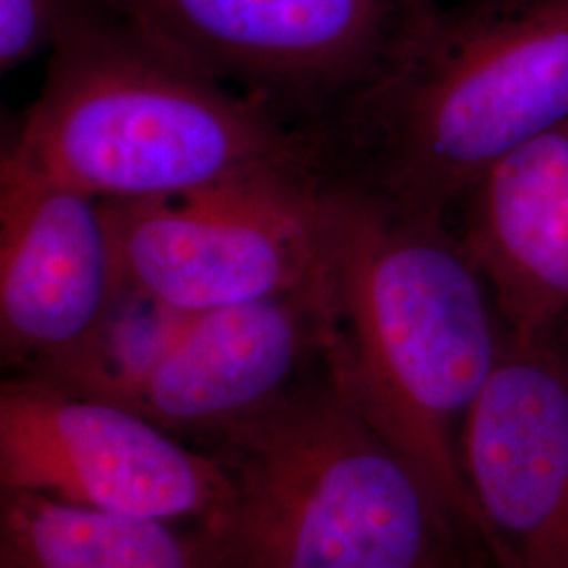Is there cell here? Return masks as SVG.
Segmentation results:
<instances>
[{"instance_id": "6da1fadb", "label": "cell", "mask_w": 568, "mask_h": 568, "mask_svg": "<svg viewBox=\"0 0 568 568\" xmlns=\"http://www.w3.org/2000/svg\"><path fill=\"white\" fill-rule=\"evenodd\" d=\"M331 187L328 368L448 520L485 546L462 434L506 339L487 281L448 222Z\"/></svg>"}, {"instance_id": "7a4b0ae2", "label": "cell", "mask_w": 568, "mask_h": 568, "mask_svg": "<svg viewBox=\"0 0 568 568\" xmlns=\"http://www.w3.org/2000/svg\"><path fill=\"white\" fill-rule=\"evenodd\" d=\"M2 166L100 201L325 178V138L227 89L103 0H70Z\"/></svg>"}, {"instance_id": "3957f363", "label": "cell", "mask_w": 568, "mask_h": 568, "mask_svg": "<svg viewBox=\"0 0 568 568\" xmlns=\"http://www.w3.org/2000/svg\"><path fill=\"white\" fill-rule=\"evenodd\" d=\"M565 119L568 0H459L323 135L333 180L448 222L490 166Z\"/></svg>"}, {"instance_id": "277c9868", "label": "cell", "mask_w": 568, "mask_h": 568, "mask_svg": "<svg viewBox=\"0 0 568 568\" xmlns=\"http://www.w3.org/2000/svg\"><path fill=\"white\" fill-rule=\"evenodd\" d=\"M225 568H436L450 528L326 365L220 434Z\"/></svg>"}, {"instance_id": "5b68a950", "label": "cell", "mask_w": 568, "mask_h": 568, "mask_svg": "<svg viewBox=\"0 0 568 568\" xmlns=\"http://www.w3.org/2000/svg\"><path fill=\"white\" fill-rule=\"evenodd\" d=\"M206 77L316 133L386 79L445 0H103Z\"/></svg>"}, {"instance_id": "8992f818", "label": "cell", "mask_w": 568, "mask_h": 568, "mask_svg": "<svg viewBox=\"0 0 568 568\" xmlns=\"http://www.w3.org/2000/svg\"><path fill=\"white\" fill-rule=\"evenodd\" d=\"M102 203L122 281L178 314L293 293L326 278L333 187L325 178Z\"/></svg>"}, {"instance_id": "52a82bcc", "label": "cell", "mask_w": 568, "mask_h": 568, "mask_svg": "<svg viewBox=\"0 0 568 568\" xmlns=\"http://www.w3.org/2000/svg\"><path fill=\"white\" fill-rule=\"evenodd\" d=\"M0 483L2 495L201 527L225 497L217 455L185 447L129 406L39 375L0 387Z\"/></svg>"}, {"instance_id": "ba28073f", "label": "cell", "mask_w": 568, "mask_h": 568, "mask_svg": "<svg viewBox=\"0 0 568 568\" xmlns=\"http://www.w3.org/2000/svg\"><path fill=\"white\" fill-rule=\"evenodd\" d=\"M462 464L497 568H568V356L506 333L467 415Z\"/></svg>"}, {"instance_id": "9c48e42d", "label": "cell", "mask_w": 568, "mask_h": 568, "mask_svg": "<svg viewBox=\"0 0 568 568\" xmlns=\"http://www.w3.org/2000/svg\"><path fill=\"white\" fill-rule=\"evenodd\" d=\"M124 281L100 199L0 164V349L53 377L93 344Z\"/></svg>"}, {"instance_id": "30bf717a", "label": "cell", "mask_w": 568, "mask_h": 568, "mask_svg": "<svg viewBox=\"0 0 568 568\" xmlns=\"http://www.w3.org/2000/svg\"><path fill=\"white\" fill-rule=\"evenodd\" d=\"M331 337L326 278L302 291L190 314L112 403L173 434L215 436L276 405L321 371Z\"/></svg>"}, {"instance_id": "8fae6325", "label": "cell", "mask_w": 568, "mask_h": 568, "mask_svg": "<svg viewBox=\"0 0 568 568\" xmlns=\"http://www.w3.org/2000/svg\"><path fill=\"white\" fill-rule=\"evenodd\" d=\"M462 209V241L518 339H551L568 318V119L490 166Z\"/></svg>"}, {"instance_id": "7c38bea8", "label": "cell", "mask_w": 568, "mask_h": 568, "mask_svg": "<svg viewBox=\"0 0 568 568\" xmlns=\"http://www.w3.org/2000/svg\"><path fill=\"white\" fill-rule=\"evenodd\" d=\"M0 568H225L201 527L77 508L37 495H2Z\"/></svg>"}, {"instance_id": "4fadbf2b", "label": "cell", "mask_w": 568, "mask_h": 568, "mask_svg": "<svg viewBox=\"0 0 568 568\" xmlns=\"http://www.w3.org/2000/svg\"><path fill=\"white\" fill-rule=\"evenodd\" d=\"M70 0H0V70L11 72L51 51Z\"/></svg>"}, {"instance_id": "5bb4252c", "label": "cell", "mask_w": 568, "mask_h": 568, "mask_svg": "<svg viewBox=\"0 0 568 568\" xmlns=\"http://www.w3.org/2000/svg\"><path fill=\"white\" fill-rule=\"evenodd\" d=\"M558 342H560V344H562V347H565V352H567V356H568V345L565 344V342H562V339H560V337H558Z\"/></svg>"}]
</instances>
